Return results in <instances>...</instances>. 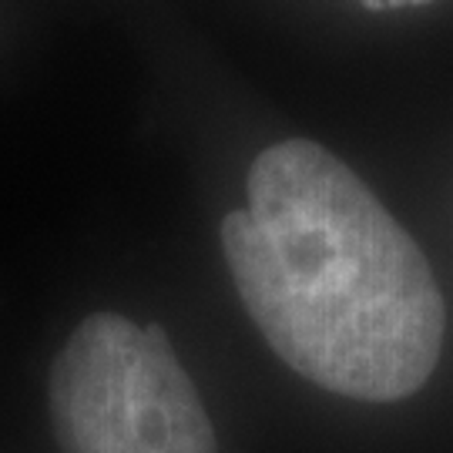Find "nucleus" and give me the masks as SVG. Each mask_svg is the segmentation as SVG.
<instances>
[{
	"mask_svg": "<svg viewBox=\"0 0 453 453\" xmlns=\"http://www.w3.org/2000/svg\"><path fill=\"white\" fill-rule=\"evenodd\" d=\"M249 205L222 219L245 312L303 380L363 403L426 387L447 306L420 245L349 165L316 142L265 148Z\"/></svg>",
	"mask_w": 453,
	"mask_h": 453,
	"instance_id": "f257e3e1",
	"label": "nucleus"
},
{
	"mask_svg": "<svg viewBox=\"0 0 453 453\" xmlns=\"http://www.w3.org/2000/svg\"><path fill=\"white\" fill-rule=\"evenodd\" d=\"M142 329L121 312H95L54 357L50 426L65 453H121Z\"/></svg>",
	"mask_w": 453,
	"mask_h": 453,
	"instance_id": "f03ea898",
	"label": "nucleus"
},
{
	"mask_svg": "<svg viewBox=\"0 0 453 453\" xmlns=\"http://www.w3.org/2000/svg\"><path fill=\"white\" fill-rule=\"evenodd\" d=\"M121 453H219L202 396L158 323L142 329Z\"/></svg>",
	"mask_w": 453,
	"mask_h": 453,
	"instance_id": "7ed1b4c3",
	"label": "nucleus"
},
{
	"mask_svg": "<svg viewBox=\"0 0 453 453\" xmlns=\"http://www.w3.org/2000/svg\"><path fill=\"white\" fill-rule=\"evenodd\" d=\"M366 11H403V7H423V4H430V0H359Z\"/></svg>",
	"mask_w": 453,
	"mask_h": 453,
	"instance_id": "20e7f679",
	"label": "nucleus"
}]
</instances>
